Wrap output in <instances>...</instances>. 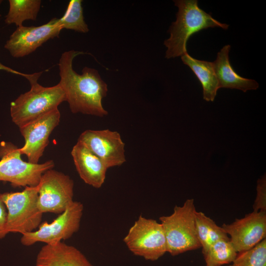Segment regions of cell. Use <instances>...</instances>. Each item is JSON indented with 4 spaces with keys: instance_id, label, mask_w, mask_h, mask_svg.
<instances>
[{
    "instance_id": "8fae6325",
    "label": "cell",
    "mask_w": 266,
    "mask_h": 266,
    "mask_svg": "<svg viewBox=\"0 0 266 266\" xmlns=\"http://www.w3.org/2000/svg\"><path fill=\"white\" fill-rule=\"evenodd\" d=\"M77 141L99 157L108 168L120 166L126 161L125 144L116 131L88 130L81 133Z\"/></svg>"
},
{
    "instance_id": "6da1fadb",
    "label": "cell",
    "mask_w": 266,
    "mask_h": 266,
    "mask_svg": "<svg viewBox=\"0 0 266 266\" xmlns=\"http://www.w3.org/2000/svg\"><path fill=\"white\" fill-rule=\"evenodd\" d=\"M83 53L71 50L62 54L58 64L60 76L58 84L72 113L103 117L108 114L102 103L107 95V85L95 68L85 66L81 74L75 71L73 59Z\"/></svg>"
},
{
    "instance_id": "d6986e66",
    "label": "cell",
    "mask_w": 266,
    "mask_h": 266,
    "mask_svg": "<svg viewBox=\"0 0 266 266\" xmlns=\"http://www.w3.org/2000/svg\"><path fill=\"white\" fill-rule=\"evenodd\" d=\"M9 10L5 17L7 25L14 24L17 27L23 26L27 20H35L40 10V0H9Z\"/></svg>"
},
{
    "instance_id": "7a4b0ae2",
    "label": "cell",
    "mask_w": 266,
    "mask_h": 266,
    "mask_svg": "<svg viewBox=\"0 0 266 266\" xmlns=\"http://www.w3.org/2000/svg\"><path fill=\"white\" fill-rule=\"evenodd\" d=\"M178 8L176 20L172 23L168 32L170 36L165 40L167 48L165 57L167 59L182 56L187 52V42L194 33L208 28L220 27L227 30L229 25L219 22L211 14L198 6L197 0H174Z\"/></svg>"
},
{
    "instance_id": "484cf974",
    "label": "cell",
    "mask_w": 266,
    "mask_h": 266,
    "mask_svg": "<svg viewBox=\"0 0 266 266\" xmlns=\"http://www.w3.org/2000/svg\"><path fill=\"white\" fill-rule=\"evenodd\" d=\"M2 1L1 0H0V4L1 3Z\"/></svg>"
},
{
    "instance_id": "e0dca14e",
    "label": "cell",
    "mask_w": 266,
    "mask_h": 266,
    "mask_svg": "<svg viewBox=\"0 0 266 266\" xmlns=\"http://www.w3.org/2000/svg\"><path fill=\"white\" fill-rule=\"evenodd\" d=\"M181 59L194 72L203 89V98L207 101H213L220 88L212 62L195 59L187 53Z\"/></svg>"
},
{
    "instance_id": "7402d4cb",
    "label": "cell",
    "mask_w": 266,
    "mask_h": 266,
    "mask_svg": "<svg viewBox=\"0 0 266 266\" xmlns=\"http://www.w3.org/2000/svg\"><path fill=\"white\" fill-rule=\"evenodd\" d=\"M227 266H266V239L252 248L237 253Z\"/></svg>"
},
{
    "instance_id": "603a6c76",
    "label": "cell",
    "mask_w": 266,
    "mask_h": 266,
    "mask_svg": "<svg viewBox=\"0 0 266 266\" xmlns=\"http://www.w3.org/2000/svg\"><path fill=\"white\" fill-rule=\"evenodd\" d=\"M257 194L253 205V211L266 212V177L265 174L257 183Z\"/></svg>"
},
{
    "instance_id": "ba28073f",
    "label": "cell",
    "mask_w": 266,
    "mask_h": 266,
    "mask_svg": "<svg viewBox=\"0 0 266 266\" xmlns=\"http://www.w3.org/2000/svg\"><path fill=\"white\" fill-rule=\"evenodd\" d=\"M83 209L81 202L73 200L52 222L45 221L37 230L21 234V244L26 246L39 242L54 244L70 238L79 229Z\"/></svg>"
},
{
    "instance_id": "44dd1931",
    "label": "cell",
    "mask_w": 266,
    "mask_h": 266,
    "mask_svg": "<svg viewBox=\"0 0 266 266\" xmlns=\"http://www.w3.org/2000/svg\"><path fill=\"white\" fill-rule=\"evenodd\" d=\"M81 0L69 1L64 15L59 18V24L64 29L86 33L89 29L86 23L83 13Z\"/></svg>"
},
{
    "instance_id": "cb8c5ba5",
    "label": "cell",
    "mask_w": 266,
    "mask_h": 266,
    "mask_svg": "<svg viewBox=\"0 0 266 266\" xmlns=\"http://www.w3.org/2000/svg\"><path fill=\"white\" fill-rule=\"evenodd\" d=\"M7 211L0 195V239L7 234L6 229Z\"/></svg>"
},
{
    "instance_id": "ffe728a7",
    "label": "cell",
    "mask_w": 266,
    "mask_h": 266,
    "mask_svg": "<svg viewBox=\"0 0 266 266\" xmlns=\"http://www.w3.org/2000/svg\"><path fill=\"white\" fill-rule=\"evenodd\" d=\"M203 255L205 266H221L231 263L237 252L229 238L215 242Z\"/></svg>"
},
{
    "instance_id": "9a60e30c",
    "label": "cell",
    "mask_w": 266,
    "mask_h": 266,
    "mask_svg": "<svg viewBox=\"0 0 266 266\" xmlns=\"http://www.w3.org/2000/svg\"><path fill=\"white\" fill-rule=\"evenodd\" d=\"M35 266H94L75 247L63 242L45 244L36 256Z\"/></svg>"
},
{
    "instance_id": "4fadbf2b",
    "label": "cell",
    "mask_w": 266,
    "mask_h": 266,
    "mask_svg": "<svg viewBox=\"0 0 266 266\" xmlns=\"http://www.w3.org/2000/svg\"><path fill=\"white\" fill-rule=\"evenodd\" d=\"M222 228L237 253L249 250L266 238V212L255 211Z\"/></svg>"
},
{
    "instance_id": "277c9868",
    "label": "cell",
    "mask_w": 266,
    "mask_h": 266,
    "mask_svg": "<svg viewBox=\"0 0 266 266\" xmlns=\"http://www.w3.org/2000/svg\"><path fill=\"white\" fill-rule=\"evenodd\" d=\"M194 199L187 200L183 205H176L173 213L159 218L165 234L167 252L175 256L201 248L195 225Z\"/></svg>"
},
{
    "instance_id": "ac0fdd59",
    "label": "cell",
    "mask_w": 266,
    "mask_h": 266,
    "mask_svg": "<svg viewBox=\"0 0 266 266\" xmlns=\"http://www.w3.org/2000/svg\"><path fill=\"white\" fill-rule=\"evenodd\" d=\"M195 225L197 237L204 254L215 242L230 238L222 227L218 226L202 212L196 211Z\"/></svg>"
},
{
    "instance_id": "52a82bcc",
    "label": "cell",
    "mask_w": 266,
    "mask_h": 266,
    "mask_svg": "<svg viewBox=\"0 0 266 266\" xmlns=\"http://www.w3.org/2000/svg\"><path fill=\"white\" fill-rule=\"evenodd\" d=\"M123 241L134 255L154 261L167 252L163 228L156 220L139 216L130 228Z\"/></svg>"
},
{
    "instance_id": "9c48e42d",
    "label": "cell",
    "mask_w": 266,
    "mask_h": 266,
    "mask_svg": "<svg viewBox=\"0 0 266 266\" xmlns=\"http://www.w3.org/2000/svg\"><path fill=\"white\" fill-rule=\"evenodd\" d=\"M37 187L38 206L42 213L60 214L73 201L74 182L62 172L53 168L46 171Z\"/></svg>"
},
{
    "instance_id": "3957f363",
    "label": "cell",
    "mask_w": 266,
    "mask_h": 266,
    "mask_svg": "<svg viewBox=\"0 0 266 266\" xmlns=\"http://www.w3.org/2000/svg\"><path fill=\"white\" fill-rule=\"evenodd\" d=\"M41 74L42 72L25 73L24 77L29 80L31 89L10 104L12 120L19 128L58 108L66 101L64 92L58 84L46 87L38 83Z\"/></svg>"
},
{
    "instance_id": "8992f818",
    "label": "cell",
    "mask_w": 266,
    "mask_h": 266,
    "mask_svg": "<svg viewBox=\"0 0 266 266\" xmlns=\"http://www.w3.org/2000/svg\"><path fill=\"white\" fill-rule=\"evenodd\" d=\"M21 156L20 148L11 142H0V181L9 182L13 187L36 186L42 175L55 166L52 160L32 164L24 161Z\"/></svg>"
},
{
    "instance_id": "30bf717a",
    "label": "cell",
    "mask_w": 266,
    "mask_h": 266,
    "mask_svg": "<svg viewBox=\"0 0 266 266\" xmlns=\"http://www.w3.org/2000/svg\"><path fill=\"white\" fill-rule=\"evenodd\" d=\"M62 30L57 18L39 26L17 27L4 47L13 58L23 57L34 52L49 39L58 37Z\"/></svg>"
},
{
    "instance_id": "7c38bea8",
    "label": "cell",
    "mask_w": 266,
    "mask_h": 266,
    "mask_svg": "<svg viewBox=\"0 0 266 266\" xmlns=\"http://www.w3.org/2000/svg\"><path fill=\"white\" fill-rule=\"evenodd\" d=\"M60 118V112L57 108L19 128L25 140L20 151L21 155L27 156L28 162L38 164L48 145L49 136L58 125Z\"/></svg>"
},
{
    "instance_id": "2e32d148",
    "label": "cell",
    "mask_w": 266,
    "mask_h": 266,
    "mask_svg": "<svg viewBox=\"0 0 266 266\" xmlns=\"http://www.w3.org/2000/svg\"><path fill=\"white\" fill-rule=\"evenodd\" d=\"M230 48V45L224 46L212 62L219 88L238 89L244 92L257 89L259 84L257 81L240 76L233 69L229 57Z\"/></svg>"
},
{
    "instance_id": "d4e9b609",
    "label": "cell",
    "mask_w": 266,
    "mask_h": 266,
    "mask_svg": "<svg viewBox=\"0 0 266 266\" xmlns=\"http://www.w3.org/2000/svg\"><path fill=\"white\" fill-rule=\"evenodd\" d=\"M0 70H4L8 72L17 74V75H20L23 76V77L25 75V73L18 72L11 68H10L7 66H4L0 62Z\"/></svg>"
},
{
    "instance_id": "5bb4252c",
    "label": "cell",
    "mask_w": 266,
    "mask_h": 266,
    "mask_svg": "<svg viewBox=\"0 0 266 266\" xmlns=\"http://www.w3.org/2000/svg\"><path fill=\"white\" fill-rule=\"evenodd\" d=\"M71 155L81 179L89 185L100 188L105 181L108 169L103 162L78 141L73 147Z\"/></svg>"
},
{
    "instance_id": "5b68a950",
    "label": "cell",
    "mask_w": 266,
    "mask_h": 266,
    "mask_svg": "<svg viewBox=\"0 0 266 266\" xmlns=\"http://www.w3.org/2000/svg\"><path fill=\"white\" fill-rule=\"evenodd\" d=\"M0 195L7 211L8 233L23 234L38 228L43 213L38 206L37 185L27 186L21 192H6Z\"/></svg>"
}]
</instances>
